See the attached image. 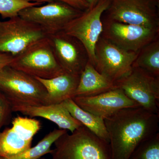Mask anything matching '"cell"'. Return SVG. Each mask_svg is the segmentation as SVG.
<instances>
[{
  "instance_id": "obj_23",
  "label": "cell",
  "mask_w": 159,
  "mask_h": 159,
  "mask_svg": "<svg viewBox=\"0 0 159 159\" xmlns=\"http://www.w3.org/2000/svg\"><path fill=\"white\" fill-rule=\"evenodd\" d=\"M40 5L28 0H0V15L3 19L11 18L25 8Z\"/></svg>"
},
{
  "instance_id": "obj_22",
  "label": "cell",
  "mask_w": 159,
  "mask_h": 159,
  "mask_svg": "<svg viewBox=\"0 0 159 159\" xmlns=\"http://www.w3.org/2000/svg\"><path fill=\"white\" fill-rule=\"evenodd\" d=\"M128 159H159V133L142 142Z\"/></svg>"
},
{
  "instance_id": "obj_4",
  "label": "cell",
  "mask_w": 159,
  "mask_h": 159,
  "mask_svg": "<svg viewBox=\"0 0 159 159\" xmlns=\"http://www.w3.org/2000/svg\"><path fill=\"white\" fill-rule=\"evenodd\" d=\"M9 66L42 79H51L65 73L56 59L48 37L34 43L15 56Z\"/></svg>"
},
{
  "instance_id": "obj_27",
  "label": "cell",
  "mask_w": 159,
  "mask_h": 159,
  "mask_svg": "<svg viewBox=\"0 0 159 159\" xmlns=\"http://www.w3.org/2000/svg\"><path fill=\"white\" fill-rule=\"evenodd\" d=\"M88 4L89 8H91L97 5L100 0H84Z\"/></svg>"
},
{
  "instance_id": "obj_2",
  "label": "cell",
  "mask_w": 159,
  "mask_h": 159,
  "mask_svg": "<svg viewBox=\"0 0 159 159\" xmlns=\"http://www.w3.org/2000/svg\"><path fill=\"white\" fill-rule=\"evenodd\" d=\"M52 159H111L109 143L84 125L54 142Z\"/></svg>"
},
{
  "instance_id": "obj_17",
  "label": "cell",
  "mask_w": 159,
  "mask_h": 159,
  "mask_svg": "<svg viewBox=\"0 0 159 159\" xmlns=\"http://www.w3.org/2000/svg\"><path fill=\"white\" fill-rule=\"evenodd\" d=\"M61 103L73 118L79 121L83 125L97 136L107 142H109L104 119L80 108L72 98L66 99Z\"/></svg>"
},
{
  "instance_id": "obj_13",
  "label": "cell",
  "mask_w": 159,
  "mask_h": 159,
  "mask_svg": "<svg viewBox=\"0 0 159 159\" xmlns=\"http://www.w3.org/2000/svg\"><path fill=\"white\" fill-rule=\"evenodd\" d=\"M72 99L80 108L103 119L122 109L140 107L118 88L95 96Z\"/></svg>"
},
{
  "instance_id": "obj_16",
  "label": "cell",
  "mask_w": 159,
  "mask_h": 159,
  "mask_svg": "<svg viewBox=\"0 0 159 159\" xmlns=\"http://www.w3.org/2000/svg\"><path fill=\"white\" fill-rule=\"evenodd\" d=\"M117 88L116 83L99 73L89 61L80 76L73 97H92Z\"/></svg>"
},
{
  "instance_id": "obj_19",
  "label": "cell",
  "mask_w": 159,
  "mask_h": 159,
  "mask_svg": "<svg viewBox=\"0 0 159 159\" xmlns=\"http://www.w3.org/2000/svg\"><path fill=\"white\" fill-rule=\"evenodd\" d=\"M133 66L140 68L159 77V37L139 51Z\"/></svg>"
},
{
  "instance_id": "obj_8",
  "label": "cell",
  "mask_w": 159,
  "mask_h": 159,
  "mask_svg": "<svg viewBox=\"0 0 159 159\" xmlns=\"http://www.w3.org/2000/svg\"><path fill=\"white\" fill-rule=\"evenodd\" d=\"M83 11L62 2L53 1L44 6L25 8L18 16L39 26L48 36L62 31Z\"/></svg>"
},
{
  "instance_id": "obj_21",
  "label": "cell",
  "mask_w": 159,
  "mask_h": 159,
  "mask_svg": "<svg viewBox=\"0 0 159 159\" xmlns=\"http://www.w3.org/2000/svg\"><path fill=\"white\" fill-rule=\"evenodd\" d=\"M11 128L22 139L32 141L33 137L41 128L39 121L34 119L17 116L13 119Z\"/></svg>"
},
{
  "instance_id": "obj_25",
  "label": "cell",
  "mask_w": 159,
  "mask_h": 159,
  "mask_svg": "<svg viewBox=\"0 0 159 159\" xmlns=\"http://www.w3.org/2000/svg\"><path fill=\"white\" fill-rule=\"evenodd\" d=\"M31 2L36 3L41 5L43 3H48L53 1H59L67 4L75 9L84 11L89 8L88 4L84 0H28Z\"/></svg>"
},
{
  "instance_id": "obj_5",
  "label": "cell",
  "mask_w": 159,
  "mask_h": 159,
  "mask_svg": "<svg viewBox=\"0 0 159 159\" xmlns=\"http://www.w3.org/2000/svg\"><path fill=\"white\" fill-rule=\"evenodd\" d=\"M110 0H100L93 7L83 11L63 29L66 34L79 41L84 47L89 60L94 66L95 48L103 31L102 14L108 9Z\"/></svg>"
},
{
  "instance_id": "obj_7",
  "label": "cell",
  "mask_w": 159,
  "mask_h": 159,
  "mask_svg": "<svg viewBox=\"0 0 159 159\" xmlns=\"http://www.w3.org/2000/svg\"><path fill=\"white\" fill-rule=\"evenodd\" d=\"M48 37L39 26L19 16L0 21V52L13 57Z\"/></svg>"
},
{
  "instance_id": "obj_6",
  "label": "cell",
  "mask_w": 159,
  "mask_h": 159,
  "mask_svg": "<svg viewBox=\"0 0 159 159\" xmlns=\"http://www.w3.org/2000/svg\"><path fill=\"white\" fill-rule=\"evenodd\" d=\"M129 98L142 108L159 114V77L137 67L116 82Z\"/></svg>"
},
{
  "instance_id": "obj_11",
  "label": "cell",
  "mask_w": 159,
  "mask_h": 159,
  "mask_svg": "<svg viewBox=\"0 0 159 159\" xmlns=\"http://www.w3.org/2000/svg\"><path fill=\"white\" fill-rule=\"evenodd\" d=\"M101 36L126 51L139 52L159 37V29L129 25L106 19Z\"/></svg>"
},
{
  "instance_id": "obj_28",
  "label": "cell",
  "mask_w": 159,
  "mask_h": 159,
  "mask_svg": "<svg viewBox=\"0 0 159 159\" xmlns=\"http://www.w3.org/2000/svg\"><path fill=\"white\" fill-rule=\"evenodd\" d=\"M42 159H46L45 158H42Z\"/></svg>"
},
{
  "instance_id": "obj_14",
  "label": "cell",
  "mask_w": 159,
  "mask_h": 159,
  "mask_svg": "<svg viewBox=\"0 0 159 159\" xmlns=\"http://www.w3.org/2000/svg\"><path fill=\"white\" fill-rule=\"evenodd\" d=\"M12 111L31 117L45 118L56 124L60 129L69 130L72 133L83 125L72 116L61 102L39 106L17 107L12 108Z\"/></svg>"
},
{
  "instance_id": "obj_26",
  "label": "cell",
  "mask_w": 159,
  "mask_h": 159,
  "mask_svg": "<svg viewBox=\"0 0 159 159\" xmlns=\"http://www.w3.org/2000/svg\"><path fill=\"white\" fill-rule=\"evenodd\" d=\"M13 58L14 57L11 54L0 52V70L6 66L9 65Z\"/></svg>"
},
{
  "instance_id": "obj_20",
  "label": "cell",
  "mask_w": 159,
  "mask_h": 159,
  "mask_svg": "<svg viewBox=\"0 0 159 159\" xmlns=\"http://www.w3.org/2000/svg\"><path fill=\"white\" fill-rule=\"evenodd\" d=\"M67 132L63 129H54L46 135L37 145L27 149L22 153L9 158L0 159H39L47 154H51L53 149L51 146L54 142L63 134Z\"/></svg>"
},
{
  "instance_id": "obj_12",
  "label": "cell",
  "mask_w": 159,
  "mask_h": 159,
  "mask_svg": "<svg viewBox=\"0 0 159 159\" xmlns=\"http://www.w3.org/2000/svg\"><path fill=\"white\" fill-rule=\"evenodd\" d=\"M48 37L56 59L63 71L80 76L89 61L82 44L77 39L62 31Z\"/></svg>"
},
{
  "instance_id": "obj_1",
  "label": "cell",
  "mask_w": 159,
  "mask_h": 159,
  "mask_svg": "<svg viewBox=\"0 0 159 159\" xmlns=\"http://www.w3.org/2000/svg\"><path fill=\"white\" fill-rule=\"evenodd\" d=\"M111 159H128L142 142L159 130V114L141 107L122 109L104 119Z\"/></svg>"
},
{
  "instance_id": "obj_3",
  "label": "cell",
  "mask_w": 159,
  "mask_h": 159,
  "mask_svg": "<svg viewBox=\"0 0 159 159\" xmlns=\"http://www.w3.org/2000/svg\"><path fill=\"white\" fill-rule=\"evenodd\" d=\"M0 90L12 107L47 105L48 93L35 77L7 66L0 70Z\"/></svg>"
},
{
  "instance_id": "obj_9",
  "label": "cell",
  "mask_w": 159,
  "mask_h": 159,
  "mask_svg": "<svg viewBox=\"0 0 159 159\" xmlns=\"http://www.w3.org/2000/svg\"><path fill=\"white\" fill-rule=\"evenodd\" d=\"M139 52L123 50L101 36L95 48L94 66L99 73L116 83L131 70Z\"/></svg>"
},
{
  "instance_id": "obj_15",
  "label": "cell",
  "mask_w": 159,
  "mask_h": 159,
  "mask_svg": "<svg viewBox=\"0 0 159 159\" xmlns=\"http://www.w3.org/2000/svg\"><path fill=\"white\" fill-rule=\"evenodd\" d=\"M44 87L48 105L57 104L72 98L79 84L80 76L65 72L51 79L35 77Z\"/></svg>"
},
{
  "instance_id": "obj_24",
  "label": "cell",
  "mask_w": 159,
  "mask_h": 159,
  "mask_svg": "<svg viewBox=\"0 0 159 159\" xmlns=\"http://www.w3.org/2000/svg\"><path fill=\"white\" fill-rule=\"evenodd\" d=\"M12 112L11 104L0 90V130L3 126L9 123Z\"/></svg>"
},
{
  "instance_id": "obj_10",
  "label": "cell",
  "mask_w": 159,
  "mask_h": 159,
  "mask_svg": "<svg viewBox=\"0 0 159 159\" xmlns=\"http://www.w3.org/2000/svg\"><path fill=\"white\" fill-rule=\"evenodd\" d=\"M106 11L107 19L159 29L157 0H110Z\"/></svg>"
},
{
  "instance_id": "obj_18",
  "label": "cell",
  "mask_w": 159,
  "mask_h": 159,
  "mask_svg": "<svg viewBox=\"0 0 159 159\" xmlns=\"http://www.w3.org/2000/svg\"><path fill=\"white\" fill-rule=\"evenodd\" d=\"M32 141L20 138L11 128L0 132V157L9 158L22 153L31 148Z\"/></svg>"
}]
</instances>
